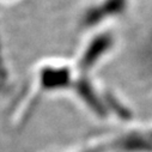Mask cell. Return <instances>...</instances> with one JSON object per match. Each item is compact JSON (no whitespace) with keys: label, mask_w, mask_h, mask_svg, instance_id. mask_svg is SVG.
Masks as SVG:
<instances>
[{"label":"cell","mask_w":152,"mask_h":152,"mask_svg":"<svg viewBox=\"0 0 152 152\" xmlns=\"http://www.w3.org/2000/svg\"><path fill=\"white\" fill-rule=\"evenodd\" d=\"M114 43L113 36L109 32L97 34L85 45L84 49L80 53V56L77 62V67L80 72L90 71L101 59L104 56Z\"/></svg>","instance_id":"7a4b0ae2"},{"label":"cell","mask_w":152,"mask_h":152,"mask_svg":"<svg viewBox=\"0 0 152 152\" xmlns=\"http://www.w3.org/2000/svg\"><path fill=\"white\" fill-rule=\"evenodd\" d=\"M128 0H95L85 7L80 17V28L90 29L99 25L110 17H118L126 11Z\"/></svg>","instance_id":"6da1fadb"}]
</instances>
